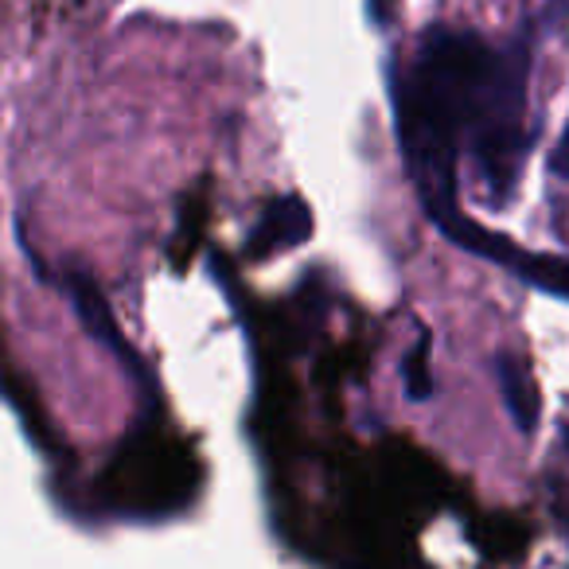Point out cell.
Masks as SVG:
<instances>
[{
    "mask_svg": "<svg viewBox=\"0 0 569 569\" xmlns=\"http://www.w3.org/2000/svg\"><path fill=\"white\" fill-rule=\"evenodd\" d=\"M530 40L496 43L457 28H429L410 71L395 82L398 141L429 219L460 211L457 168L468 152L483 199L507 203L530 149Z\"/></svg>",
    "mask_w": 569,
    "mask_h": 569,
    "instance_id": "6da1fadb",
    "label": "cell"
},
{
    "mask_svg": "<svg viewBox=\"0 0 569 569\" xmlns=\"http://www.w3.org/2000/svg\"><path fill=\"white\" fill-rule=\"evenodd\" d=\"M496 371H499V390H503L507 413H511L515 426H519L522 433H535V426H538V390H535V382H530L527 367H522L515 356H499Z\"/></svg>",
    "mask_w": 569,
    "mask_h": 569,
    "instance_id": "7a4b0ae2",
    "label": "cell"
},
{
    "mask_svg": "<svg viewBox=\"0 0 569 569\" xmlns=\"http://www.w3.org/2000/svg\"><path fill=\"white\" fill-rule=\"evenodd\" d=\"M550 172L553 176H569V121H566V129H561L553 152H550Z\"/></svg>",
    "mask_w": 569,
    "mask_h": 569,
    "instance_id": "3957f363",
    "label": "cell"
}]
</instances>
